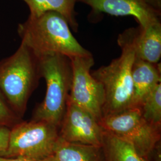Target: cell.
Returning a JSON list of instances; mask_svg holds the SVG:
<instances>
[{"label":"cell","mask_w":161,"mask_h":161,"mask_svg":"<svg viewBox=\"0 0 161 161\" xmlns=\"http://www.w3.org/2000/svg\"><path fill=\"white\" fill-rule=\"evenodd\" d=\"M17 33L38 56L58 54L72 58L92 54L75 38L66 20L56 12L29 16L18 25Z\"/></svg>","instance_id":"cell-1"},{"label":"cell","mask_w":161,"mask_h":161,"mask_svg":"<svg viewBox=\"0 0 161 161\" xmlns=\"http://www.w3.org/2000/svg\"><path fill=\"white\" fill-rule=\"evenodd\" d=\"M134 28L125 30L118 37L121 55L109 64L92 72L103 88V117L131 108L133 97L131 69L136 58L134 45ZM102 117V118H103Z\"/></svg>","instance_id":"cell-2"},{"label":"cell","mask_w":161,"mask_h":161,"mask_svg":"<svg viewBox=\"0 0 161 161\" xmlns=\"http://www.w3.org/2000/svg\"><path fill=\"white\" fill-rule=\"evenodd\" d=\"M41 78L39 57L23 42L13 54L0 61V94L22 119Z\"/></svg>","instance_id":"cell-3"},{"label":"cell","mask_w":161,"mask_h":161,"mask_svg":"<svg viewBox=\"0 0 161 161\" xmlns=\"http://www.w3.org/2000/svg\"><path fill=\"white\" fill-rule=\"evenodd\" d=\"M41 78L46 82L43 101L35 108L33 120L50 122L58 128L67 108L73 70L70 58L53 54L38 56Z\"/></svg>","instance_id":"cell-4"},{"label":"cell","mask_w":161,"mask_h":161,"mask_svg":"<svg viewBox=\"0 0 161 161\" xmlns=\"http://www.w3.org/2000/svg\"><path fill=\"white\" fill-rule=\"evenodd\" d=\"M58 128L44 121L22 120L10 129L7 148L0 155L40 160L53 155Z\"/></svg>","instance_id":"cell-5"},{"label":"cell","mask_w":161,"mask_h":161,"mask_svg":"<svg viewBox=\"0 0 161 161\" xmlns=\"http://www.w3.org/2000/svg\"><path fill=\"white\" fill-rule=\"evenodd\" d=\"M100 124L104 130L131 144L138 153L149 158L161 143V128L146 121L138 108H130L104 116Z\"/></svg>","instance_id":"cell-6"},{"label":"cell","mask_w":161,"mask_h":161,"mask_svg":"<svg viewBox=\"0 0 161 161\" xmlns=\"http://www.w3.org/2000/svg\"><path fill=\"white\" fill-rule=\"evenodd\" d=\"M73 78L69 101L86 110L97 120L103 117L104 94L102 85L92 75V54L70 58Z\"/></svg>","instance_id":"cell-7"},{"label":"cell","mask_w":161,"mask_h":161,"mask_svg":"<svg viewBox=\"0 0 161 161\" xmlns=\"http://www.w3.org/2000/svg\"><path fill=\"white\" fill-rule=\"evenodd\" d=\"M89 6L90 15L132 16L140 28L161 22V0H78Z\"/></svg>","instance_id":"cell-8"},{"label":"cell","mask_w":161,"mask_h":161,"mask_svg":"<svg viewBox=\"0 0 161 161\" xmlns=\"http://www.w3.org/2000/svg\"><path fill=\"white\" fill-rule=\"evenodd\" d=\"M104 130L97 120L87 112L68 100L58 130V137L66 142L101 146Z\"/></svg>","instance_id":"cell-9"},{"label":"cell","mask_w":161,"mask_h":161,"mask_svg":"<svg viewBox=\"0 0 161 161\" xmlns=\"http://www.w3.org/2000/svg\"><path fill=\"white\" fill-rule=\"evenodd\" d=\"M133 97L131 108H139L145 98L161 83V64L135 58L131 69Z\"/></svg>","instance_id":"cell-10"},{"label":"cell","mask_w":161,"mask_h":161,"mask_svg":"<svg viewBox=\"0 0 161 161\" xmlns=\"http://www.w3.org/2000/svg\"><path fill=\"white\" fill-rule=\"evenodd\" d=\"M134 45L136 58L152 64L161 58V22L146 28H134Z\"/></svg>","instance_id":"cell-11"},{"label":"cell","mask_w":161,"mask_h":161,"mask_svg":"<svg viewBox=\"0 0 161 161\" xmlns=\"http://www.w3.org/2000/svg\"><path fill=\"white\" fill-rule=\"evenodd\" d=\"M53 155L57 161H103L101 146L70 143L59 137Z\"/></svg>","instance_id":"cell-12"},{"label":"cell","mask_w":161,"mask_h":161,"mask_svg":"<svg viewBox=\"0 0 161 161\" xmlns=\"http://www.w3.org/2000/svg\"><path fill=\"white\" fill-rule=\"evenodd\" d=\"M29 8L30 16H38L48 12L58 13L66 20L69 26L76 32L78 22L75 4L78 0H23Z\"/></svg>","instance_id":"cell-13"},{"label":"cell","mask_w":161,"mask_h":161,"mask_svg":"<svg viewBox=\"0 0 161 161\" xmlns=\"http://www.w3.org/2000/svg\"><path fill=\"white\" fill-rule=\"evenodd\" d=\"M101 147L103 161H150L140 155L132 145L104 131Z\"/></svg>","instance_id":"cell-14"},{"label":"cell","mask_w":161,"mask_h":161,"mask_svg":"<svg viewBox=\"0 0 161 161\" xmlns=\"http://www.w3.org/2000/svg\"><path fill=\"white\" fill-rule=\"evenodd\" d=\"M138 108L146 121L161 128V83L150 92Z\"/></svg>","instance_id":"cell-15"},{"label":"cell","mask_w":161,"mask_h":161,"mask_svg":"<svg viewBox=\"0 0 161 161\" xmlns=\"http://www.w3.org/2000/svg\"><path fill=\"white\" fill-rule=\"evenodd\" d=\"M22 120L0 94V127L10 129Z\"/></svg>","instance_id":"cell-16"},{"label":"cell","mask_w":161,"mask_h":161,"mask_svg":"<svg viewBox=\"0 0 161 161\" xmlns=\"http://www.w3.org/2000/svg\"><path fill=\"white\" fill-rule=\"evenodd\" d=\"M10 129L0 127V155L4 152L8 144Z\"/></svg>","instance_id":"cell-17"},{"label":"cell","mask_w":161,"mask_h":161,"mask_svg":"<svg viewBox=\"0 0 161 161\" xmlns=\"http://www.w3.org/2000/svg\"><path fill=\"white\" fill-rule=\"evenodd\" d=\"M0 161H57L56 158L54 155L51 156L43 159L40 160H34V159H24V158H4L0 156Z\"/></svg>","instance_id":"cell-18"},{"label":"cell","mask_w":161,"mask_h":161,"mask_svg":"<svg viewBox=\"0 0 161 161\" xmlns=\"http://www.w3.org/2000/svg\"><path fill=\"white\" fill-rule=\"evenodd\" d=\"M150 161H161V143L158 144L155 149L150 156Z\"/></svg>","instance_id":"cell-19"}]
</instances>
